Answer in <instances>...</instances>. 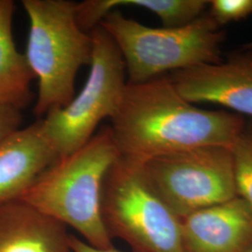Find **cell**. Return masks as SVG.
Listing matches in <instances>:
<instances>
[{
	"label": "cell",
	"instance_id": "cell-4",
	"mask_svg": "<svg viewBox=\"0 0 252 252\" xmlns=\"http://www.w3.org/2000/svg\"><path fill=\"white\" fill-rule=\"evenodd\" d=\"M100 26L123 55L130 83L222 61L225 32L209 14L183 27H151L114 9Z\"/></svg>",
	"mask_w": 252,
	"mask_h": 252
},
{
	"label": "cell",
	"instance_id": "cell-12",
	"mask_svg": "<svg viewBox=\"0 0 252 252\" xmlns=\"http://www.w3.org/2000/svg\"><path fill=\"white\" fill-rule=\"evenodd\" d=\"M14 10L13 1L0 0V104L23 110L32 103L31 83L36 78L14 42Z\"/></svg>",
	"mask_w": 252,
	"mask_h": 252
},
{
	"label": "cell",
	"instance_id": "cell-11",
	"mask_svg": "<svg viewBox=\"0 0 252 252\" xmlns=\"http://www.w3.org/2000/svg\"><path fill=\"white\" fill-rule=\"evenodd\" d=\"M0 252H73L67 227L27 203L0 205Z\"/></svg>",
	"mask_w": 252,
	"mask_h": 252
},
{
	"label": "cell",
	"instance_id": "cell-15",
	"mask_svg": "<svg viewBox=\"0 0 252 252\" xmlns=\"http://www.w3.org/2000/svg\"><path fill=\"white\" fill-rule=\"evenodd\" d=\"M209 6L208 14L221 27L252 14V0H213Z\"/></svg>",
	"mask_w": 252,
	"mask_h": 252
},
{
	"label": "cell",
	"instance_id": "cell-10",
	"mask_svg": "<svg viewBox=\"0 0 252 252\" xmlns=\"http://www.w3.org/2000/svg\"><path fill=\"white\" fill-rule=\"evenodd\" d=\"M40 119L0 143V205L16 201L57 159Z\"/></svg>",
	"mask_w": 252,
	"mask_h": 252
},
{
	"label": "cell",
	"instance_id": "cell-9",
	"mask_svg": "<svg viewBox=\"0 0 252 252\" xmlns=\"http://www.w3.org/2000/svg\"><path fill=\"white\" fill-rule=\"evenodd\" d=\"M183 252H244L252 245V208L236 196L181 219Z\"/></svg>",
	"mask_w": 252,
	"mask_h": 252
},
{
	"label": "cell",
	"instance_id": "cell-1",
	"mask_svg": "<svg viewBox=\"0 0 252 252\" xmlns=\"http://www.w3.org/2000/svg\"><path fill=\"white\" fill-rule=\"evenodd\" d=\"M110 129L121 156L140 162L203 146L234 147L242 117L184 99L167 77L127 82Z\"/></svg>",
	"mask_w": 252,
	"mask_h": 252
},
{
	"label": "cell",
	"instance_id": "cell-6",
	"mask_svg": "<svg viewBox=\"0 0 252 252\" xmlns=\"http://www.w3.org/2000/svg\"><path fill=\"white\" fill-rule=\"evenodd\" d=\"M90 33L93 54L84 86L65 107L40 119L59 157L80 149L94 135L101 121L115 115L127 84L126 63L111 36L100 25Z\"/></svg>",
	"mask_w": 252,
	"mask_h": 252
},
{
	"label": "cell",
	"instance_id": "cell-19",
	"mask_svg": "<svg viewBox=\"0 0 252 252\" xmlns=\"http://www.w3.org/2000/svg\"><path fill=\"white\" fill-rule=\"evenodd\" d=\"M252 252V245L250 247V248H249V249H248V250H247V251H246V252Z\"/></svg>",
	"mask_w": 252,
	"mask_h": 252
},
{
	"label": "cell",
	"instance_id": "cell-17",
	"mask_svg": "<svg viewBox=\"0 0 252 252\" xmlns=\"http://www.w3.org/2000/svg\"><path fill=\"white\" fill-rule=\"evenodd\" d=\"M71 246L73 252H124L118 250L115 247L108 249L94 247L74 234H71Z\"/></svg>",
	"mask_w": 252,
	"mask_h": 252
},
{
	"label": "cell",
	"instance_id": "cell-13",
	"mask_svg": "<svg viewBox=\"0 0 252 252\" xmlns=\"http://www.w3.org/2000/svg\"><path fill=\"white\" fill-rule=\"evenodd\" d=\"M120 6H132L150 10L164 27L187 26L200 18L209 6L207 0H86L77 3L80 27L92 31L109 12Z\"/></svg>",
	"mask_w": 252,
	"mask_h": 252
},
{
	"label": "cell",
	"instance_id": "cell-7",
	"mask_svg": "<svg viewBox=\"0 0 252 252\" xmlns=\"http://www.w3.org/2000/svg\"><path fill=\"white\" fill-rule=\"evenodd\" d=\"M141 163L154 190L180 220L237 196L232 148L203 146Z\"/></svg>",
	"mask_w": 252,
	"mask_h": 252
},
{
	"label": "cell",
	"instance_id": "cell-3",
	"mask_svg": "<svg viewBox=\"0 0 252 252\" xmlns=\"http://www.w3.org/2000/svg\"><path fill=\"white\" fill-rule=\"evenodd\" d=\"M30 28L26 58L38 82L34 113L44 117L75 96L78 71L90 65L91 33L77 20V3L69 0H24Z\"/></svg>",
	"mask_w": 252,
	"mask_h": 252
},
{
	"label": "cell",
	"instance_id": "cell-8",
	"mask_svg": "<svg viewBox=\"0 0 252 252\" xmlns=\"http://www.w3.org/2000/svg\"><path fill=\"white\" fill-rule=\"evenodd\" d=\"M176 90L189 103H212L252 117V51L218 63L172 73Z\"/></svg>",
	"mask_w": 252,
	"mask_h": 252
},
{
	"label": "cell",
	"instance_id": "cell-18",
	"mask_svg": "<svg viewBox=\"0 0 252 252\" xmlns=\"http://www.w3.org/2000/svg\"><path fill=\"white\" fill-rule=\"evenodd\" d=\"M243 50H247V51H252V42H250L248 44L244 46Z\"/></svg>",
	"mask_w": 252,
	"mask_h": 252
},
{
	"label": "cell",
	"instance_id": "cell-5",
	"mask_svg": "<svg viewBox=\"0 0 252 252\" xmlns=\"http://www.w3.org/2000/svg\"><path fill=\"white\" fill-rule=\"evenodd\" d=\"M101 214L107 232L132 252H183L181 220L154 190L140 161L119 156L103 183Z\"/></svg>",
	"mask_w": 252,
	"mask_h": 252
},
{
	"label": "cell",
	"instance_id": "cell-14",
	"mask_svg": "<svg viewBox=\"0 0 252 252\" xmlns=\"http://www.w3.org/2000/svg\"><path fill=\"white\" fill-rule=\"evenodd\" d=\"M232 150L236 194L252 208V126H245Z\"/></svg>",
	"mask_w": 252,
	"mask_h": 252
},
{
	"label": "cell",
	"instance_id": "cell-2",
	"mask_svg": "<svg viewBox=\"0 0 252 252\" xmlns=\"http://www.w3.org/2000/svg\"><path fill=\"white\" fill-rule=\"evenodd\" d=\"M119 156L110 126H104L80 149L59 157L19 200L71 228L92 246L112 248L101 196L106 175Z\"/></svg>",
	"mask_w": 252,
	"mask_h": 252
},
{
	"label": "cell",
	"instance_id": "cell-16",
	"mask_svg": "<svg viewBox=\"0 0 252 252\" xmlns=\"http://www.w3.org/2000/svg\"><path fill=\"white\" fill-rule=\"evenodd\" d=\"M22 122V110L0 104V143L20 129Z\"/></svg>",
	"mask_w": 252,
	"mask_h": 252
}]
</instances>
